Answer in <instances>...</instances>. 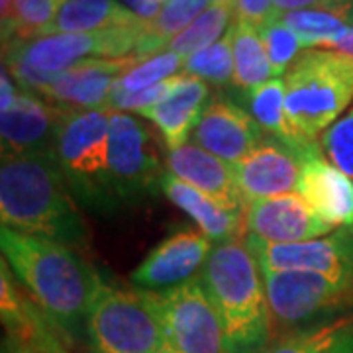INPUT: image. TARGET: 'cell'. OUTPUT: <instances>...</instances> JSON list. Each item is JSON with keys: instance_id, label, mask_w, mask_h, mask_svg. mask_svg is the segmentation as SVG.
<instances>
[{"instance_id": "obj_22", "label": "cell", "mask_w": 353, "mask_h": 353, "mask_svg": "<svg viewBox=\"0 0 353 353\" xmlns=\"http://www.w3.org/2000/svg\"><path fill=\"white\" fill-rule=\"evenodd\" d=\"M130 8L116 0H63L41 36L48 34H97L139 22Z\"/></svg>"}, {"instance_id": "obj_25", "label": "cell", "mask_w": 353, "mask_h": 353, "mask_svg": "<svg viewBox=\"0 0 353 353\" xmlns=\"http://www.w3.org/2000/svg\"><path fill=\"white\" fill-rule=\"evenodd\" d=\"M250 102V110L259 128L267 132L271 138L287 141L294 148H301L290 134L287 116H285V79L275 77L261 87L253 88L245 94Z\"/></svg>"}, {"instance_id": "obj_28", "label": "cell", "mask_w": 353, "mask_h": 353, "mask_svg": "<svg viewBox=\"0 0 353 353\" xmlns=\"http://www.w3.org/2000/svg\"><path fill=\"white\" fill-rule=\"evenodd\" d=\"M183 71L187 75L199 77L204 83L228 85L234 79V51H232V28L226 36L204 50L187 57Z\"/></svg>"}, {"instance_id": "obj_9", "label": "cell", "mask_w": 353, "mask_h": 353, "mask_svg": "<svg viewBox=\"0 0 353 353\" xmlns=\"http://www.w3.org/2000/svg\"><path fill=\"white\" fill-rule=\"evenodd\" d=\"M108 165L122 206H134L161 190L167 173L148 128L126 112L110 110Z\"/></svg>"}, {"instance_id": "obj_15", "label": "cell", "mask_w": 353, "mask_h": 353, "mask_svg": "<svg viewBox=\"0 0 353 353\" xmlns=\"http://www.w3.org/2000/svg\"><path fill=\"white\" fill-rule=\"evenodd\" d=\"M138 63L134 55L124 59H87L57 73L38 94L67 110L108 108L116 81Z\"/></svg>"}, {"instance_id": "obj_3", "label": "cell", "mask_w": 353, "mask_h": 353, "mask_svg": "<svg viewBox=\"0 0 353 353\" xmlns=\"http://www.w3.org/2000/svg\"><path fill=\"white\" fill-rule=\"evenodd\" d=\"M202 287L226 330L230 353H261L271 338V308L261 265L248 243H216L202 269Z\"/></svg>"}, {"instance_id": "obj_18", "label": "cell", "mask_w": 353, "mask_h": 353, "mask_svg": "<svg viewBox=\"0 0 353 353\" xmlns=\"http://www.w3.org/2000/svg\"><path fill=\"white\" fill-rule=\"evenodd\" d=\"M63 112L61 106H53L22 88L12 106L0 114L2 153L32 155L55 152Z\"/></svg>"}, {"instance_id": "obj_4", "label": "cell", "mask_w": 353, "mask_h": 353, "mask_svg": "<svg viewBox=\"0 0 353 353\" xmlns=\"http://www.w3.org/2000/svg\"><path fill=\"white\" fill-rule=\"evenodd\" d=\"M353 101V57L306 50L285 75V116L301 145L318 143Z\"/></svg>"}, {"instance_id": "obj_35", "label": "cell", "mask_w": 353, "mask_h": 353, "mask_svg": "<svg viewBox=\"0 0 353 353\" xmlns=\"http://www.w3.org/2000/svg\"><path fill=\"white\" fill-rule=\"evenodd\" d=\"M39 316L38 320H36V326H34L32 334H30V338H28V341H24V343L34 345V347L39 350L41 353H69L63 345L59 343V340L53 336V332H51V328H53L51 322L46 324Z\"/></svg>"}, {"instance_id": "obj_17", "label": "cell", "mask_w": 353, "mask_h": 353, "mask_svg": "<svg viewBox=\"0 0 353 353\" xmlns=\"http://www.w3.org/2000/svg\"><path fill=\"white\" fill-rule=\"evenodd\" d=\"M296 190L332 228L353 226V181L330 163L318 143L301 148Z\"/></svg>"}, {"instance_id": "obj_44", "label": "cell", "mask_w": 353, "mask_h": 353, "mask_svg": "<svg viewBox=\"0 0 353 353\" xmlns=\"http://www.w3.org/2000/svg\"><path fill=\"white\" fill-rule=\"evenodd\" d=\"M212 4H218V6H232L236 4V0H212Z\"/></svg>"}, {"instance_id": "obj_20", "label": "cell", "mask_w": 353, "mask_h": 353, "mask_svg": "<svg viewBox=\"0 0 353 353\" xmlns=\"http://www.w3.org/2000/svg\"><path fill=\"white\" fill-rule=\"evenodd\" d=\"M208 102V85L199 77L176 75L175 85L163 101L141 114L152 120L161 132L167 150H176L187 143L189 134L201 120V114Z\"/></svg>"}, {"instance_id": "obj_40", "label": "cell", "mask_w": 353, "mask_h": 353, "mask_svg": "<svg viewBox=\"0 0 353 353\" xmlns=\"http://www.w3.org/2000/svg\"><path fill=\"white\" fill-rule=\"evenodd\" d=\"M14 4L16 0H0V22H2V43H6L12 38L14 32Z\"/></svg>"}, {"instance_id": "obj_38", "label": "cell", "mask_w": 353, "mask_h": 353, "mask_svg": "<svg viewBox=\"0 0 353 353\" xmlns=\"http://www.w3.org/2000/svg\"><path fill=\"white\" fill-rule=\"evenodd\" d=\"M16 97H18V92L14 88L12 75L8 71V67L2 63V75H0V112L8 110L14 104V101H16Z\"/></svg>"}, {"instance_id": "obj_19", "label": "cell", "mask_w": 353, "mask_h": 353, "mask_svg": "<svg viewBox=\"0 0 353 353\" xmlns=\"http://www.w3.org/2000/svg\"><path fill=\"white\" fill-rule=\"evenodd\" d=\"M165 163L171 175L202 190L230 210L243 214L248 208L234 175V165L222 161L214 153L202 150L201 145L187 141L176 150H169Z\"/></svg>"}, {"instance_id": "obj_37", "label": "cell", "mask_w": 353, "mask_h": 353, "mask_svg": "<svg viewBox=\"0 0 353 353\" xmlns=\"http://www.w3.org/2000/svg\"><path fill=\"white\" fill-rule=\"evenodd\" d=\"M124 2L128 4V8L143 22H152L153 18H157V14L161 12L167 0H124Z\"/></svg>"}, {"instance_id": "obj_11", "label": "cell", "mask_w": 353, "mask_h": 353, "mask_svg": "<svg viewBox=\"0 0 353 353\" xmlns=\"http://www.w3.org/2000/svg\"><path fill=\"white\" fill-rule=\"evenodd\" d=\"M263 271L273 320L285 326L308 324L353 303V290L308 271Z\"/></svg>"}, {"instance_id": "obj_32", "label": "cell", "mask_w": 353, "mask_h": 353, "mask_svg": "<svg viewBox=\"0 0 353 353\" xmlns=\"http://www.w3.org/2000/svg\"><path fill=\"white\" fill-rule=\"evenodd\" d=\"M318 145L330 163L353 181V108L322 134Z\"/></svg>"}, {"instance_id": "obj_5", "label": "cell", "mask_w": 353, "mask_h": 353, "mask_svg": "<svg viewBox=\"0 0 353 353\" xmlns=\"http://www.w3.org/2000/svg\"><path fill=\"white\" fill-rule=\"evenodd\" d=\"M108 128L110 108H65L55 141V157L73 199L99 216L116 214L122 208L108 165Z\"/></svg>"}, {"instance_id": "obj_30", "label": "cell", "mask_w": 353, "mask_h": 353, "mask_svg": "<svg viewBox=\"0 0 353 353\" xmlns=\"http://www.w3.org/2000/svg\"><path fill=\"white\" fill-rule=\"evenodd\" d=\"M259 36L263 39L265 51H267V57L271 61L275 77L289 71V65L296 61L301 50L304 48L299 36L281 20V16H273L267 24L261 26Z\"/></svg>"}, {"instance_id": "obj_41", "label": "cell", "mask_w": 353, "mask_h": 353, "mask_svg": "<svg viewBox=\"0 0 353 353\" xmlns=\"http://www.w3.org/2000/svg\"><path fill=\"white\" fill-rule=\"evenodd\" d=\"M326 50L345 53V55L353 57V26H350V30H347V34H345L343 38L338 39V41H334V43H330Z\"/></svg>"}, {"instance_id": "obj_8", "label": "cell", "mask_w": 353, "mask_h": 353, "mask_svg": "<svg viewBox=\"0 0 353 353\" xmlns=\"http://www.w3.org/2000/svg\"><path fill=\"white\" fill-rule=\"evenodd\" d=\"M161 318L167 343L179 353H230L226 330L201 279L175 289L145 290Z\"/></svg>"}, {"instance_id": "obj_26", "label": "cell", "mask_w": 353, "mask_h": 353, "mask_svg": "<svg viewBox=\"0 0 353 353\" xmlns=\"http://www.w3.org/2000/svg\"><path fill=\"white\" fill-rule=\"evenodd\" d=\"M281 20L299 36L301 43L308 50H326L330 43L343 38L350 30V24L338 14L316 8L287 12L281 16Z\"/></svg>"}, {"instance_id": "obj_36", "label": "cell", "mask_w": 353, "mask_h": 353, "mask_svg": "<svg viewBox=\"0 0 353 353\" xmlns=\"http://www.w3.org/2000/svg\"><path fill=\"white\" fill-rule=\"evenodd\" d=\"M347 0H275V14L283 16L287 12H294V10H308V8H316V10H330L336 14V10L343 6Z\"/></svg>"}, {"instance_id": "obj_24", "label": "cell", "mask_w": 353, "mask_h": 353, "mask_svg": "<svg viewBox=\"0 0 353 353\" xmlns=\"http://www.w3.org/2000/svg\"><path fill=\"white\" fill-rule=\"evenodd\" d=\"M232 51H234V87L243 94L275 79L271 61L267 57L259 30L236 22L232 26Z\"/></svg>"}, {"instance_id": "obj_39", "label": "cell", "mask_w": 353, "mask_h": 353, "mask_svg": "<svg viewBox=\"0 0 353 353\" xmlns=\"http://www.w3.org/2000/svg\"><path fill=\"white\" fill-rule=\"evenodd\" d=\"M322 353H353V318L347 320V324L338 334V338Z\"/></svg>"}, {"instance_id": "obj_43", "label": "cell", "mask_w": 353, "mask_h": 353, "mask_svg": "<svg viewBox=\"0 0 353 353\" xmlns=\"http://www.w3.org/2000/svg\"><path fill=\"white\" fill-rule=\"evenodd\" d=\"M12 353H41L39 350H36L34 345H30V343H24V341H18V345L14 347Z\"/></svg>"}, {"instance_id": "obj_10", "label": "cell", "mask_w": 353, "mask_h": 353, "mask_svg": "<svg viewBox=\"0 0 353 353\" xmlns=\"http://www.w3.org/2000/svg\"><path fill=\"white\" fill-rule=\"evenodd\" d=\"M245 243L265 271L318 273L353 290V226L301 243H267L255 236H248Z\"/></svg>"}, {"instance_id": "obj_27", "label": "cell", "mask_w": 353, "mask_h": 353, "mask_svg": "<svg viewBox=\"0 0 353 353\" xmlns=\"http://www.w3.org/2000/svg\"><path fill=\"white\" fill-rule=\"evenodd\" d=\"M234 8L232 6H218V4H210L204 12L192 22V24L179 34L171 43L167 51H173L181 57H190L192 53L204 50L208 46L216 43L218 39H222L226 34L228 24L234 18Z\"/></svg>"}, {"instance_id": "obj_6", "label": "cell", "mask_w": 353, "mask_h": 353, "mask_svg": "<svg viewBox=\"0 0 353 353\" xmlns=\"http://www.w3.org/2000/svg\"><path fill=\"white\" fill-rule=\"evenodd\" d=\"M87 341L92 353H157L167 336L145 290L102 285L88 310Z\"/></svg>"}, {"instance_id": "obj_34", "label": "cell", "mask_w": 353, "mask_h": 353, "mask_svg": "<svg viewBox=\"0 0 353 353\" xmlns=\"http://www.w3.org/2000/svg\"><path fill=\"white\" fill-rule=\"evenodd\" d=\"M234 14H236V22L259 30L273 16H277L275 14V0H236Z\"/></svg>"}, {"instance_id": "obj_7", "label": "cell", "mask_w": 353, "mask_h": 353, "mask_svg": "<svg viewBox=\"0 0 353 353\" xmlns=\"http://www.w3.org/2000/svg\"><path fill=\"white\" fill-rule=\"evenodd\" d=\"M145 22L97 34H48L4 43V61L22 63L38 73L57 75L87 59H124L136 53ZM136 57V55H134Z\"/></svg>"}, {"instance_id": "obj_29", "label": "cell", "mask_w": 353, "mask_h": 353, "mask_svg": "<svg viewBox=\"0 0 353 353\" xmlns=\"http://www.w3.org/2000/svg\"><path fill=\"white\" fill-rule=\"evenodd\" d=\"M185 57L176 55L173 51H163L159 55H153L150 59H143L138 65H134L130 71L116 81L114 87L120 90H128V92H138V90H145V88L159 85L167 79L175 77L179 69L185 67Z\"/></svg>"}, {"instance_id": "obj_2", "label": "cell", "mask_w": 353, "mask_h": 353, "mask_svg": "<svg viewBox=\"0 0 353 353\" xmlns=\"http://www.w3.org/2000/svg\"><path fill=\"white\" fill-rule=\"evenodd\" d=\"M2 226L67 245L79 253L90 248V230L67 187L55 152L2 153Z\"/></svg>"}, {"instance_id": "obj_14", "label": "cell", "mask_w": 353, "mask_h": 353, "mask_svg": "<svg viewBox=\"0 0 353 353\" xmlns=\"http://www.w3.org/2000/svg\"><path fill=\"white\" fill-rule=\"evenodd\" d=\"M301 148L269 136L240 163L234 165V175L245 204L299 189Z\"/></svg>"}, {"instance_id": "obj_31", "label": "cell", "mask_w": 353, "mask_h": 353, "mask_svg": "<svg viewBox=\"0 0 353 353\" xmlns=\"http://www.w3.org/2000/svg\"><path fill=\"white\" fill-rule=\"evenodd\" d=\"M63 0H16L14 4L12 39H32L43 34V30L53 22ZM6 41V43H8ZM4 46V43H2Z\"/></svg>"}, {"instance_id": "obj_12", "label": "cell", "mask_w": 353, "mask_h": 353, "mask_svg": "<svg viewBox=\"0 0 353 353\" xmlns=\"http://www.w3.org/2000/svg\"><path fill=\"white\" fill-rule=\"evenodd\" d=\"M210 253L212 241L201 230L183 228L153 248L134 269L130 281L139 290L161 292L175 289L202 273Z\"/></svg>"}, {"instance_id": "obj_13", "label": "cell", "mask_w": 353, "mask_h": 353, "mask_svg": "<svg viewBox=\"0 0 353 353\" xmlns=\"http://www.w3.org/2000/svg\"><path fill=\"white\" fill-rule=\"evenodd\" d=\"M192 139L202 150L236 165L263 141V130L238 102L228 97H212L192 130Z\"/></svg>"}, {"instance_id": "obj_16", "label": "cell", "mask_w": 353, "mask_h": 353, "mask_svg": "<svg viewBox=\"0 0 353 353\" xmlns=\"http://www.w3.org/2000/svg\"><path fill=\"white\" fill-rule=\"evenodd\" d=\"M243 222L250 236L267 243H301L336 230L316 214L299 192L248 204Z\"/></svg>"}, {"instance_id": "obj_23", "label": "cell", "mask_w": 353, "mask_h": 353, "mask_svg": "<svg viewBox=\"0 0 353 353\" xmlns=\"http://www.w3.org/2000/svg\"><path fill=\"white\" fill-rule=\"evenodd\" d=\"M210 4L212 0H167L157 18L145 22V30L134 55L143 61L163 53L169 43L183 34Z\"/></svg>"}, {"instance_id": "obj_1", "label": "cell", "mask_w": 353, "mask_h": 353, "mask_svg": "<svg viewBox=\"0 0 353 353\" xmlns=\"http://www.w3.org/2000/svg\"><path fill=\"white\" fill-rule=\"evenodd\" d=\"M0 248L51 326L71 341L87 338L88 310L104 285L94 265L67 245L12 228H0Z\"/></svg>"}, {"instance_id": "obj_21", "label": "cell", "mask_w": 353, "mask_h": 353, "mask_svg": "<svg viewBox=\"0 0 353 353\" xmlns=\"http://www.w3.org/2000/svg\"><path fill=\"white\" fill-rule=\"evenodd\" d=\"M161 192L169 201L181 208L185 214H189L201 232L212 241V243H224V241L236 240L240 234L243 214L234 212L224 204L214 201L212 196L204 194L202 190L187 185L185 181L176 179L169 171L161 181Z\"/></svg>"}, {"instance_id": "obj_45", "label": "cell", "mask_w": 353, "mask_h": 353, "mask_svg": "<svg viewBox=\"0 0 353 353\" xmlns=\"http://www.w3.org/2000/svg\"><path fill=\"white\" fill-rule=\"evenodd\" d=\"M157 353H179L175 350V347H171V345H169V343H165L163 347H161V350H159V352Z\"/></svg>"}, {"instance_id": "obj_42", "label": "cell", "mask_w": 353, "mask_h": 353, "mask_svg": "<svg viewBox=\"0 0 353 353\" xmlns=\"http://www.w3.org/2000/svg\"><path fill=\"white\" fill-rule=\"evenodd\" d=\"M336 14H338L340 18H343L347 24L353 26V0H347L343 6H340V8L336 10Z\"/></svg>"}, {"instance_id": "obj_33", "label": "cell", "mask_w": 353, "mask_h": 353, "mask_svg": "<svg viewBox=\"0 0 353 353\" xmlns=\"http://www.w3.org/2000/svg\"><path fill=\"white\" fill-rule=\"evenodd\" d=\"M347 320L350 318H338L334 322H324L314 328L299 332L263 353H322L338 338V334L347 324Z\"/></svg>"}]
</instances>
